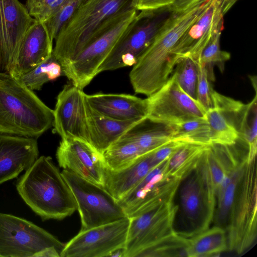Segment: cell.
<instances>
[{
	"label": "cell",
	"mask_w": 257,
	"mask_h": 257,
	"mask_svg": "<svg viewBox=\"0 0 257 257\" xmlns=\"http://www.w3.org/2000/svg\"><path fill=\"white\" fill-rule=\"evenodd\" d=\"M221 31L218 30L212 36L203 49L199 59L197 61L206 68L209 80L211 81L215 80L213 66L217 65L220 71L222 72L224 69L225 62L230 58L229 53L220 49V38Z\"/></svg>",
	"instance_id": "obj_33"
},
{
	"label": "cell",
	"mask_w": 257,
	"mask_h": 257,
	"mask_svg": "<svg viewBox=\"0 0 257 257\" xmlns=\"http://www.w3.org/2000/svg\"><path fill=\"white\" fill-rule=\"evenodd\" d=\"M232 146L217 144L207 146L201 158L200 163L215 195L223 180L236 168L241 160Z\"/></svg>",
	"instance_id": "obj_25"
},
{
	"label": "cell",
	"mask_w": 257,
	"mask_h": 257,
	"mask_svg": "<svg viewBox=\"0 0 257 257\" xmlns=\"http://www.w3.org/2000/svg\"><path fill=\"white\" fill-rule=\"evenodd\" d=\"M172 140L203 146L212 145L210 129L205 117L170 124Z\"/></svg>",
	"instance_id": "obj_30"
},
{
	"label": "cell",
	"mask_w": 257,
	"mask_h": 257,
	"mask_svg": "<svg viewBox=\"0 0 257 257\" xmlns=\"http://www.w3.org/2000/svg\"><path fill=\"white\" fill-rule=\"evenodd\" d=\"M170 124L154 121L148 117L130 128L121 137L135 142L144 153L152 152L172 140Z\"/></svg>",
	"instance_id": "obj_26"
},
{
	"label": "cell",
	"mask_w": 257,
	"mask_h": 257,
	"mask_svg": "<svg viewBox=\"0 0 257 257\" xmlns=\"http://www.w3.org/2000/svg\"><path fill=\"white\" fill-rule=\"evenodd\" d=\"M89 105L97 112L119 120L141 121L147 117V99L127 94H85Z\"/></svg>",
	"instance_id": "obj_22"
},
{
	"label": "cell",
	"mask_w": 257,
	"mask_h": 257,
	"mask_svg": "<svg viewBox=\"0 0 257 257\" xmlns=\"http://www.w3.org/2000/svg\"><path fill=\"white\" fill-rule=\"evenodd\" d=\"M65 244L33 222L0 213V256L40 257L55 247L61 253Z\"/></svg>",
	"instance_id": "obj_10"
},
{
	"label": "cell",
	"mask_w": 257,
	"mask_h": 257,
	"mask_svg": "<svg viewBox=\"0 0 257 257\" xmlns=\"http://www.w3.org/2000/svg\"><path fill=\"white\" fill-rule=\"evenodd\" d=\"M56 156L64 170L103 186V156L89 143L77 138L61 139Z\"/></svg>",
	"instance_id": "obj_18"
},
{
	"label": "cell",
	"mask_w": 257,
	"mask_h": 257,
	"mask_svg": "<svg viewBox=\"0 0 257 257\" xmlns=\"http://www.w3.org/2000/svg\"><path fill=\"white\" fill-rule=\"evenodd\" d=\"M238 0H211L200 17L180 38L172 54L178 61L185 56L195 62L212 36L223 28V17Z\"/></svg>",
	"instance_id": "obj_15"
},
{
	"label": "cell",
	"mask_w": 257,
	"mask_h": 257,
	"mask_svg": "<svg viewBox=\"0 0 257 257\" xmlns=\"http://www.w3.org/2000/svg\"><path fill=\"white\" fill-rule=\"evenodd\" d=\"M239 139L247 148L249 160L256 158L257 148V95L247 104H243L238 126Z\"/></svg>",
	"instance_id": "obj_31"
},
{
	"label": "cell",
	"mask_w": 257,
	"mask_h": 257,
	"mask_svg": "<svg viewBox=\"0 0 257 257\" xmlns=\"http://www.w3.org/2000/svg\"><path fill=\"white\" fill-rule=\"evenodd\" d=\"M167 161L152 169L118 201L126 216L131 217L164 203L174 201L181 181L166 175Z\"/></svg>",
	"instance_id": "obj_12"
},
{
	"label": "cell",
	"mask_w": 257,
	"mask_h": 257,
	"mask_svg": "<svg viewBox=\"0 0 257 257\" xmlns=\"http://www.w3.org/2000/svg\"><path fill=\"white\" fill-rule=\"evenodd\" d=\"M81 0H65L56 12L45 23L51 38L54 41L63 26L69 20Z\"/></svg>",
	"instance_id": "obj_36"
},
{
	"label": "cell",
	"mask_w": 257,
	"mask_h": 257,
	"mask_svg": "<svg viewBox=\"0 0 257 257\" xmlns=\"http://www.w3.org/2000/svg\"><path fill=\"white\" fill-rule=\"evenodd\" d=\"M18 193L43 220H62L77 209L73 194L50 157L42 156L16 184Z\"/></svg>",
	"instance_id": "obj_2"
},
{
	"label": "cell",
	"mask_w": 257,
	"mask_h": 257,
	"mask_svg": "<svg viewBox=\"0 0 257 257\" xmlns=\"http://www.w3.org/2000/svg\"><path fill=\"white\" fill-rule=\"evenodd\" d=\"M38 156L36 139L0 134V185L26 171Z\"/></svg>",
	"instance_id": "obj_19"
},
{
	"label": "cell",
	"mask_w": 257,
	"mask_h": 257,
	"mask_svg": "<svg viewBox=\"0 0 257 257\" xmlns=\"http://www.w3.org/2000/svg\"><path fill=\"white\" fill-rule=\"evenodd\" d=\"M138 13L136 8L130 9L114 16L103 25L89 44L63 69L71 83L81 89L90 83Z\"/></svg>",
	"instance_id": "obj_6"
},
{
	"label": "cell",
	"mask_w": 257,
	"mask_h": 257,
	"mask_svg": "<svg viewBox=\"0 0 257 257\" xmlns=\"http://www.w3.org/2000/svg\"><path fill=\"white\" fill-rule=\"evenodd\" d=\"M172 13L169 6L138 11L128 29L99 67L98 74L135 65Z\"/></svg>",
	"instance_id": "obj_8"
},
{
	"label": "cell",
	"mask_w": 257,
	"mask_h": 257,
	"mask_svg": "<svg viewBox=\"0 0 257 257\" xmlns=\"http://www.w3.org/2000/svg\"><path fill=\"white\" fill-rule=\"evenodd\" d=\"M212 107L206 111L212 144L234 145L239 139L237 130L238 105L236 100L214 91Z\"/></svg>",
	"instance_id": "obj_21"
},
{
	"label": "cell",
	"mask_w": 257,
	"mask_h": 257,
	"mask_svg": "<svg viewBox=\"0 0 257 257\" xmlns=\"http://www.w3.org/2000/svg\"><path fill=\"white\" fill-rule=\"evenodd\" d=\"M197 68L196 100L207 111L212 107V87L206 68L199 61L195 62Z\"/></svg>",
	"instance_id": "obj_38"
},
{
	"label": "cell",
	"mask_w": 257,
	"mask_h": 257,
	"mask_svg": "<svg viewBox=\"0 0 257 257\" xmlns=\"http://www.w3.org/2000/svg\"><path fill=\"white\" fill-rule=\"evenodd\" d=\"M86 107L89 143L102 154L130 128L140 121L119 120L108 117L93 110L86 100Z\"/></svg>",
	"instance_id": "obj_24"
},
{
	"label": "cell",
	"mask_w": 257,
	"mask_h": 257,
	"mask_svg": "<svg viewBox=\"0 0 257 257\" xmlns=\"http://www.w3.org/2000/svg\"><path fill=\"white\" fill-rule=\"evenodd\" d=\"M173 73L181 89L196 100L197 68L196 62L189 57H183L178 61Z\"/></svg>",
	"instance_id": "obj_34"
},
{
	"label": "cell",
	"mask_w": 257,
	"mask_h": 257,
	"mask_svg": "<svg viewBox=\"0 0 257 257\" xmlns=\"http://www.w3.org/2000/svg\"><path fill=\"white\" fill-rule=\"evenodd\" d=\"M151 152L141 156L131 165L118 171L104 167L103 187L116 200H120L155 167L151 161Z\"/></svg>",
	"instance_id": "obj_23"
},
{
	"label": "cell",
	"mask_w": 257,
	"mask_h": 257,
	"mask_svg": "<svg viewBox=\"0 0 257 257\" xmlns=\"http://www.w3.org/2000/svg\"><path fill=\"white\" fill-rule=\"evenodd\" d=\"M256 158H242L238 180L224 229L228 249L237 253L251 246L256 237Z\"/></svg>",
	"instance_id": "obj_5"
},
{
	"label": "cell",
	"mask_w": 257,
	"mask_h": 257,
	"mask_svg": "<svg viewBox=\"0 0 257 257\" xmlns=\"http://www.w3.org/2000/svg\"><path fill=\"white\" fill-rule=\"evenodd\" d=\"M201 0H173L169 6L171 11L179 12L184 11Z\"/></svg>",
	"instance_id": "obj_41"
},
{
	"label": "cell",
	"mask_w": 257,
	"mask_h": 257,
	"mask_svg": "<svg viewBox=\"0 0 257 257\" xmlns=\"http://www.w3.org/2000/svg\"><path fill=\"white\" fill-rule=\"evenodd\" d=\"M206 146L184 144L168 159L166 175L184 179L197 167Z\"/></svg>",
	"instance_id": "obj_28"
},
{
	"label": "cell",
	"mask_w": 257,
	"mask_h": 257,
	"mask_svg": "<svg viewBox=\"0 0 257 257\" xmlns=\"http://www.w3.org/2000/svg\"><path fill=\"white\" fill-rule=\"evenodd\" d=\"M61 174L75 199L81 219L80 230L127 217L118 201L103 186L66 170L63 169Z\"/></svg>",
	"instance_id": "obj_9"
},
{
	"label": "cell",
	"mask_w": 257,
	"mask_h": 257,
	"mask_svg": "<svg viewBox=\"0 0 257 257\" xmlns=\"http://www.w3.org/2000/svg\"><path fill=\"white\" fill-rule=\"evenodd\" d=\"M228 249L225 230L217 225L190 238L186 249L187 256H217Z\"/></svg>",
	"instance_id": "obj_27"
},
{
	"label": "cell",
	"mask_w": 257,
	"mask_h": 257,
	"mask_svg": "<svg viewBox=\"0 0 257 257\" xmlns=\"http://www.w3.org/2000/svg\"><path fill=\"white\" fill-rule=\"evenodd\" d=\"M35 20L19 0H0V73L10 74Z\"/></svg>",
	"instance_id": "obj_16"
},
{
	"label": "cell",
	"mask_w": 257,
	"mask_h": 257,
	"mask_svg": "<svg viewBox=\"0 0 257 257\" xmlns=\"http://www.w3.org/2000/svg\"><path fill=\"white\" fill-rule=\"evenodd\" d=\"M137 0H81L55 39L52 54L62 70L89 44L114 16L135 8Z\"/></svg>",
	"instance_id": "obj_4"
},
{
	"label": "cell",
	"mask_w": 257,
	"mask_h": 257,
	"mask_svg": "<svg viewBox=\"0 0 257 257\" xmlns=\"http://www.w3.org/2000/svg\"><path fill=\"white\" fill-rule=\"evenodd\" d=\"M188 238L177 233L169 239L144 252L140 257L187 256Z\"/></svg>",
	"instance_id": "obj_35"
},
{
	"label": "cell",
	"mask_w": 257,
	"mask_h": 257,
	"mask_svg": "<svg viewBox=\"0 0 257 257\" xmlns=\"http://www.w3.org/2000/svg\"><path fill=\"white\" fill-rule=\"evenodd\" d=\"M53 110L19 79L0 73V134L37 139L53 126Z\"/></svg>",
	"instance_id": "obj_3"
},
{
	"label": "cell",
	"mask_w": 257,
	"mask_h": 257,
	"mask_svg": "<svg viewBox=\"0 0 257 257\" xmlns=\"http://www.w3.org/2000/svg\"><path fill=\"white\" fill-rule=\"evenodd\" d=\"M53 115V126L61 139L77 138L89 143L83 89L71 83L65 85L57 95Z\"/></svg>",
	"instance_id": "obj_17"
},
{
	"label": "cell",
	"mask_w": 257,
	"mask_h": 257,
	"mask_svg": "<svg viewBox=\"0 0 257 257\" xmlns=\"http://www.w3.org/2000/svg\"><path fill=\"white\" fill-rule=\"evenodd\" d=\"M62 74L61 64L52 54L47 60L17 79L30 90H40L45 83L55 80Z\"/></svg>",
	"instance_id": "obj_32"
},
{
	"label": "cell",
	"mask_w": 257,
	"mask_h": 257,
	"mask_svg": "<svg viewBox=\"0 0 257 257\" xmlns=\"http://www.w3.org/2000/svg\"><path fill=\"white\" fill-rule=\"evenodd\" d=\"M186 143L172 140L151 152V158L153 165L155 167L162 162L168 160L178 150Z\"/></svg>",
	"instance_id": "obj_39"
},
{
	"label": "cell",
	"mask_w": 257,
	"mask_h": 257,
	"mask_svg": "<svg viewBox=\"0 0 257 257\" xmlns=\"http://www.w3.org/2000/svg\"><path fill=\"white\" fill-rule=\"evenodd\" d=\"M147 117L165 124H174L205 117L206 110L180 87L172 73L166 83L146 98Z\"/></svg>",
	"instance_id": "obj_13"
},
{
	"label": "cell",
	"mask_w": 257,
	"mask_h": 257,
	"mask_svg": "<svg viewBox=\"0 0 257 257\" xmlns=\"http://www.w3.org/2000/svg\"><path fill=\"white\" fill-rule=\"evenodd\" d=\"M173 0H137L135 8L138 11L156 10L169 6Z\"/></svg>",
	"instance_id": "obj_40"
},
{
	"label": "cell",
	"mask_w": 257,
	"mask_h": 257,
	"mask_svg": "<svg viewBox=\"0 0 257 257\" xmlns=\"http://www.w3.org/2000/svg\"><path fill=\"white\" fill-rule=\"evenodd\" d=\"M53 42L45 23L35 20L25 35L9 74L19 78L47 60L52 54Z\"/></svg>",
	"instance_id": "obj_20"
},
{
	"label": "cell",
	"mask_w": 257,
	"mask_h": 257,
	"mask_svg": "<svg viewBox=\"0 0 257 257\" xmlns=\"http://www.w3.org/2000/svg\"><path fill=\"white\" fill-rule=\"evenodd\" d=\"M130 219L101 225L79 233L65 244L61 257L109 256L118 249L124 248Z\"/></svg>",
	"instance_id": "obj_14"
},
{
	"label": "cell",
	"mask_w": 257,
	"mask_h": 257,
	"mask_svg": "<svg viewBox=\"0 0 257 257\" xmlns=\"http://www.w3.org/2000/svg\"><path fill=\"white\" fill-rule=\"evenodd\" d=\"M211 1L201 0L184 11L173 12L130 73L131 83L135 90L150 95L166 83L177 62L173 49Z\"/></svg>",
	"instance_id": "obj_1"
},
{
	"label": "cell",
	"mask_w": 257,
	"mask_h": 257,
	"mask_svg": "<svg viewBox=\"0 0 257 257\" xmlns=\"http://www.w3.org/2000/svg\"><path fill=\"white\" fill-rule=\"evenodd\" d=\"M65 0H27L29 15L37 21L45 23L56 12Z\"/></svg>",
	"instance_id": "obj_37"
},
{
	"label": "cell",
	"mask_w": 257,
	"mask_h": 257,
	"mask_svg": "<svg viewBox=\"0 0 257 257\" xmlns=\"http://www.w3.org/2000/svg\"><path fill=\"white\" fill-rule=\"evenodd\" d=\"M177 210L178 205L173 201L129 217L124 257H140L144 252L176 235L174 224Z\"/></svg>",
	"instance_id": "obj_11"
},
{
	"label": "cell",
	"mask_w": 257,
	"mask_h": 257,
	"mask_svg": "<svg viewBox=\"0 0 257 257\" xmlns=\"http://www.w3.org/2000/svg\"><path fill=\"white\" fill-rule=\"evenodd\" d=\"M132 140L121 137L102 154L105 167L112 171H118L131 165L145 154Z\"/></svg>",
	"instance_id": "obj_29"
},
{
	"label": "cell",
	"mask_w": 257,
	"mask_h": 257,
	"mask_svg": "<svg viewBox=\"0 0 257 257\" xmlns=\"http://www.w3.org/2000/svg\"><path fill=\"white\" fill-rule=\"evenodd\" d=\"M177 191V210L184 226L178 234L190 238L208 229L214 219L216 198L200 160L197 167L181 180Z\"/></svg>",
	"instance_id": "obj_7"
}]
</instances>
